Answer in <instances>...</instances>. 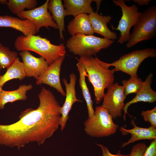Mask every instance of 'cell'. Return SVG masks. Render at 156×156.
<instances>
[{"label": "cell", "instance_id": "obj_26", "mask_svg": "<svg viewBox=\"0 0 156 156\" xmlns=\"http://www.w3.org/2000/svg\"><path fill=\"white\" fill-rule=\"evenodd\" d=\"M124 89V93L127 96L128 94L136 93L142 87L143 81L137 76H131L127 80H124L122 81Z\"/></svg>", "mask_w": 156, "mask_h": 156}, {"label": "cell", "instance_id": "obj_8", "mask_svg": "<svg viewBox=\"0 0 156 156\" xmlns=\"http://www.w3.org/2000/svg\"><path fill=\"white\" fill-rule=\"evenodd\" d=\"M112 1L121 9L122 16L117 27L116 28L112 27L114 29L120 31L118 43L122 44L129 40L131 28L135 25L142 12L138 11V8L135 4L128 6L123 0H113Z\"/></svg>", "mask_w": 156, "mask_h": 156}, {"label": "cell", "instance_id": "obj_3", "mask_svg": "<svg viewBox=\"0 0 156 156\" xmlns=\"http://www.w3.org/2000/svg\"><path fill=\"white\" fill-rule=\"evenodd\" d=\"M14 46L18 51H31L44 57L49 65L66 53L64 44H53L47 39L40 36L30 35L18 36L14 42Z\"/></svg>", "mask_w": 156, "mask_h": 156}, {"label": "cell", "instance_id": "obj_10", "mask_svg": "<svg viewBox=\"0 0 156 156\" xmlns=\"http://www.w3.org/2000/svg\"><path fill=\"white\" fill-rule=\"evenodd\" d=\"M49 1L47 0L40 6L31 10H25L17 15L21 19H28L31 21L34 24L38 32L42 27H45L48 29H49V27L58 29L57 24L48 11Z\"/></svg>", "mask_w": 156, "mask_h": 156}, {"label": "cell", "instance_id": "obj_20", "mask_svg": "<svg viewBox=\"0 0 156 156\" xmlns=\"http://www.w3.org/2000/svg\"><path fill=\"white\" fill-rule=\"evenodd\" d=\"M48 9L58 26L60 38L64 40L63 31H65L64 18L66 16L65 8L62 0H49Z\"/></svg>", "mask_w": 156, "mask_h": 156}, {"label": "cell", "instance_id": "obj_29", "mask_svg": "<svg viewBox=\"0 0 156 156\" xmlns=\"http://www.w3.org/2000/svg\"><path fill=\"white\" fill-rule=\"evenodd\" d=\"M142 156H156V139L151 140Z\"/></svg>", "mask_w": 156, "mask_h": 156}, {"label": "cell", "instance_id": "obj_17", "mask_svg": "<svg viewBox=\"0 0 156 156\" xmlns=\"http://www.w3.org/2000/svg\"><path fill=\"white\" fill-rule=\"evenodd\" d=\"M88 16L94 33L101 35L104 38L114 40L117 38L116 33L112 31L108 27L107 24L111 21L110 16H104L99 14L97 12H93Z\"/></svg>", "mask_w": 156, "mask_h": 156}, {"label": "cell", "instance_id": "obj_4", "mask_svg": "<svg viewBox=\"0 0 156 156\" xmlns=\"http://www.w3.org/2000/svg\"><path fill=\"white\" fill-rule=\"evenodd\" d=\"M114 42L105 38L93 35L77 34L71 36L66 42L69 52L80 57L96 56L101 50L106 49Z\"/></svg>", "mask_w": 156, "mask_h": 156}, {"label": "cell", "instance_id": "obj_22", "mask_svg": "<svg viewBox=\"0 0 156 156\" xmlns=\"http://www.w3.org/2000/svg\"><path fill=\"white\" fill-rule=\"evenodd\" d=\"M6 72L0 76V86L2 87L7 81L14 79L22 80L26 76L23 63L18 57L7 68Z\"/></svg>", "mask_w": 156, "mask_h": 156}, {"label": "cell", "instance_id": "obj_12", "mask_svg": "<svg viewBox=\"0 0 156 156\" xmlns=\"http://www.w3.org/2000/svg\"><path fill=\"white\" fill-rule=\"evenodd\" d=\"M70 82L68 83L65 79H63V83L66 88V98L64 103L61 106L60 112L61 116L60 124L61 130L64 129L68 118V114L73 104L76 102H82V101L77 97L75 85L77 80L76 75L74 73L69 75Z\"/></svg>", "mask_w": 156, "mask_h": 156}, {"label": "cell", "instance_id": "obj_32", "mask_svg": "<svg viewBox=\"0 0 156 156\" xmlns=\"http://www.w3.org/2000/svg\"><path fill=\"white\" fill-rule=\"evenodd\" d=\"M8 0H0V3L3 4H7Z\"/></svg>", "mask_w": 156, "mask_h": 156}, {"label": "cell", "instance_id": "obj_7", "mask_svg": "<svg viewBox=\"0 0 156 156\" xmlns=\"http://www.w3.org/2000/svg\"><path fill=\"white\" fill-rule=\"evenodd\" d=\"M156 57V50L153 48L136 50L121 56L117 60L112 63H106L109 67L114 66L112 69L114 72L121 71L131 76H137V72L142 62L148 57Z\"/></svg>", "mask_w": 156, "mask_h": 156}, {"label": "cell", "instance_id": "obj_6", "mask_svg": "<svg viewBox=\"0 0 156 156\" xmlns=\"http://www.w3.org/2000/svg\"><path fill=\"white\" fill-rule=\"evenodd\" d=\"M156 35V7L152 6L141 13L133 26L126 47L131 48L140 42L154 38Z\"/></svg>", "mask_w": 156, "mask_h": 156}, {"label": "cell", "instance_id": "obj_30", "mask_svg": "<svg viewBox=\"0 0 156 156\" xmlns=\"http://www.w3.org/2000/svg\"><path fill=\"white\" fill-rule=\"evenodd\" d=\"M101 149L102 151V156H129V154H122L120 153V151L119 150L115 154H112L109 151L108 148L106 146H103L102 144L96 143Z\"/></svg>", "mask_w": 156, "mask_h": 156}, {"label": "cell", "instance_id": "obj_27", "mask_svg": "<svg viewBox=\"0 0 156 156\" xmlns=\"http://www.w3.org/2000/svg\"><path fill=\"white\" fill-rule=\"evenodd\" d=\"M141 115L145 121L149 122L151 126L156 128V107L149 110L143 111Z\"/></svg>", "mask_w": 156, "mask_h": 156}, {"label": "cell", "instance_id": "obj_2", "mask_svg": "<svg viewBox=\"0 0 156 156\" xmlns=\"http://www.w3.org/2000/svg\"><path fill=\"white\" fill-rule=\"evenodd\" d=\"M95 56L80 57L77 60L86 71L94 88L96 103L98 105L103 99L105 90L113 83L114 77V72L109 69L106 63Z\"/></svg>", "mask_w": 156, "mask_h": 156}, {"label": "cell", "instance_id": "obj_9", "mask_svg": "<svg viewBox=\"0 0 156 156\" xmlns=\"http://www.w3.org/2000/svg\"><path fill=\"white\" fill-rule=\"evenodd\" d=\"M103 97L101 106L106 109L113 119L122 116V111L125 105L126 97L123 86L118 83H113L107 88Z\"/></svg>", "mask_w": 156, "mask_h": 156}, {"label": "cell", "instance_id": "obj_24", "mask_svg": "<svg viewBox=\"0 0 156 156\" xmlns=\"http://www.w3.org/2000/svg\"><path fill=\"white\" fill-rule=\"evenodd\" d=\"M37 3L36 0H9L6 5L11 12L17 15L25 9L31 10L36 8Z\"/></svg>", "mask_w": 156, "mask_h": 156}, {"label": "cell", "instance_id": "obj_14", "mask_svg": "<svg viewBox=\"0 0 156 156\" xmlns=\"http://www.w3.org/2000/svg\"><path fill=\"white\" fill-rule=\"evenodd\" d=\"M131 123L133 127L131 129H126L122 127L120 128V131L122 135H126L128 134L131 135V138L128 141L122 144L121 148L140 140H148L151 141L156 139V128L151 126L147 128L138 126L133 119L131 120Z\"/></svg>", "mask_w": 156, "mask_h": 156}, {"label": "cell", "instance_id": "obj_1", "mask_svg": "<svg viewBox=\"0 0 156 156\" xmlns=\"http://www.w3.org/2000/svg\"><path fill=\"white\" fill-rule=\"evenodd\" d=\"M40 103L36 109L28 108L13 124H0V144L19 149L27 144H43L60 126L61 106L53 93L43 86L38 94Z\"/></svg>", "mask_w": 156, "mask_h": 156}, {"label": "cell", "instance_id": "obj_13", "mask_svg": "<svg viewBox=\"0 0 156 156\" xmlns=\"http://www.w3.org/2000/svg\"><path fill=\"white\" fill-rule=\"evenodd\" d=\"M21 57L26 76L35 78L39 77L46 69L49 64L45 58L41 56L37 57L27 51L19 53Z\"/></svg>", "mask_w": 156, "mask_h": 156}, {"label": "cell", "instance_id": "obj_23", "mask_svg": "<svg viewBox=\"0 0 156 156\" xmlns=\"http://www.w3.org/2000/svg\"><path fill=\"white\" fill-rule=\"evenodd\" d=\"M76 65L79 74V86L82 91V95L86 103L88 118H90L94 116V110L93 106V101L92 99L91 94L86 81V77H87V74L86 71L79 62H78Z\"/></svg>", "mask_w": 156, "mask_h": 156}, {"label": "cell", "instance_id": "obj_21", "mask_svg": "<svg viewBox=\"0 0 156 156\" xmlns=\"http://www.w3.org/2000/svg\"><path fill=\"white\" fill-rule=\"evenodd\" d=\"M31 84H23L20 85L17 89L12 91L3 90L0 100V109H3L5 105L8 103L24 101L27 99L26 95L27 92L32 89Z\"/></svg>", "mask_w": 156, "mask_h": 156}, {"label": "cell", "instance_id": "obj_5", "mask_svg": "<svg viewBox=\"0 0 156 156\" xmlns=\"http://www.w3.org/2000/svg\"><path fill=\"white\" fill-rule=\"evenodd\" d=\"M118 127L107 111L101 106L96 107L94 116L84 123L85 133L92 137L109 136L115 133Z\"/></svg>", "mask_w": 156, "mask_h": 156}, {"label": "cell", "instance_id": "obj_25", "mask_svg": "<svg viewBox=\"0 0 156 156\" xmlns=\"http://www.w3.org/2000/svg\"><path fill=\"white\" fill-rule=\"evenodd\" d=\"M18 53L11 51L8 47L4 46L0 42V66L1 69L7 68L18 57Z\"/></svg>", "mask_w": 156, "mask_h": 156}, {"label": "cell", "instance_id": "obj_15", "mask_svg": "<svg viewBox=\"0 0 156 156\" xmlns=\"http://www.w3.org/2000/svg\"><path fill=\"white\" fill-rule=\"evenodd\" d=\"M0 27L12 28L21 32L25 36L35 35L38 32L30 20L7 15H0Z\"/></svg>", "mask_w": 156, "mask_h": 156}, {"label": "cell", "instance_id": "obj_34", "mask_svg": "<svg viewBox=\"0 0 156 156\" xmlns=\"http://www.w3.org/2000/svg\"><path fill=\"white\" fill-rule=\"evenodd\" d=\"M1 67H0V70H1ZM0 76H1V75H0Z\"/></svg>", "mask_w": 156, "mask_h": 156}, {"label": "cell", "instance_id": "obj_31", "mask_svg": "<svg viewBox=\"0 0 156 156\" xmlns=\"http://www.w3.org/2000/svg\"><path fill=\"white\" fill-rule=\"evenodd\" d=\"M133 1L139 5H147L149 4L150 0H133Z\"/></svg>", "mask_w": 156, "mask_h": 156}, {"label": "cell", "instance_id": "obj_19", "mask_svg": "<svg viewBox=\"0 0 156 156\" xmlns=\"http://www.w3.org/2000/svg\"><path fill=\"white\" fill-rule=\"evenodd\" d=\"M93 0H64L65 16L72 15L74 17L81 14L90 13L94 12L91 5Z\"/></svg>", "mask_w": 156, "mask_h": 156}, {"label": "cell", "instance_id": "obj_11", "mask_svg": "<svg viewBox=\"0 0 156 156\" xmlns=\"http://www.w3.org/2000/svg\"><path fill=\"white\" fill-rule=\"evenodd\" d=\"M65 58V55L61 56L49 65L42 73L36 78V84L48 85L55 88L63 96H65L66 92L62 86L60 77L61 66Z\"/></svg>", "mask_w": 156, "mask_h": 156}, {"label": "cell", "instance_id": "obj_16", "mask_svg": "<svg viewBox=\"0 0 156 156\" xmlns=\"http://www.w3.org/2000/svg\"><path fill=\"white\" fill-rule=\"evenodd\" d=\"M153 76L152 73H150L143 82L142 87L136 93L135 96L131 100L125 104L123 110L124 112L123 118L126 120V115L129 114L127 109L131 104L139 102L153 103L156 101V92L151 88V85Z\"/></svg>", "mask_w": 156, "mask_h": 156}, {"label": "cell", "instance_id": "obj_28", "mask_svg": "<svg viewBox=\"0 0 156 156\" xmlns=\"http://www.w3.org/2000/svg\"><path fill=\"white\" fill-rule=\"evenodd\" d=\"M147 147L144 143H138L132 147L129 156H142Z\"/></svg>", "mask_w": 156, "mask_h": 156}, {"label": "cell", "instance_id": "obj_18", "mask_svg": "<svg viewBox=\"0 0 156 156\" xmlns=\"http://www.w3.org/2000/svg\"><path fill=\"white\" fill-rule=\"evenodd\" d=\"M67 29L72 36L77 34L93 35L94 33L87 14H81L74 17L69 23Z\"/></svg>", "mask_w": 156, "mask_h": 156}, {"label": "cell", "instance_id": "obj_33", "mask_svg": "<svg viewBox=\"0 0 156 156\" xmlns=\"http://www.w3.org/2000/svg\"><path fill=\"white\" fill-rule=\"evenodd\" d=\"M3 90L2 88V87L0 86V100L1 99V93Z\"/></svg>", "mask_w": 156, "mask_h": 156}]
</instances>
